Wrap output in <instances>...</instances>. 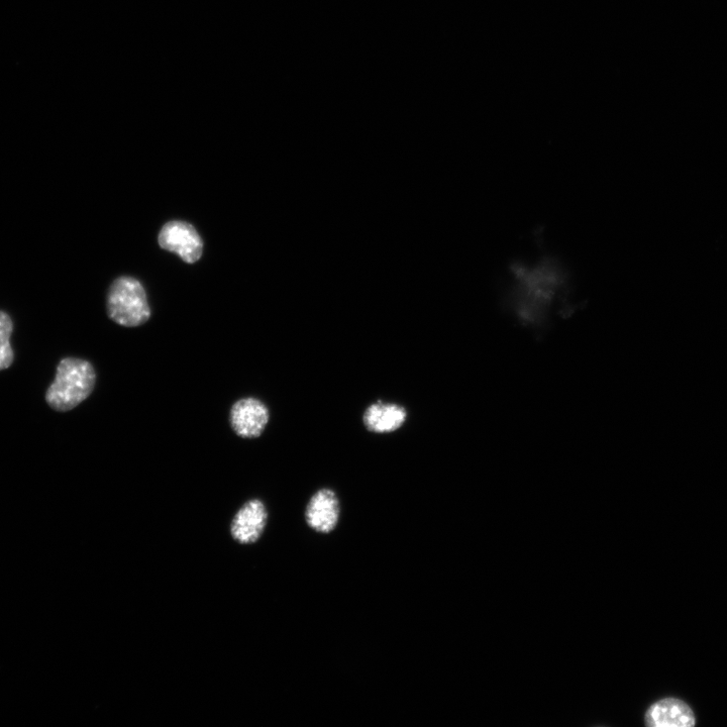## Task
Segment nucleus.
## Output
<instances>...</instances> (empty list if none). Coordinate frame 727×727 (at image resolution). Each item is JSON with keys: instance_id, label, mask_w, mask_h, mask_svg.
Wrapping results in <instances>:
<instances>
[{"instance_id": "obj_1", "label": "nucleus", "mask_w": 727, "mask_h": 727, "mask_svg": "<svg viewBox=\"0 0 727 727\" xmlns=\"http://www.w3.org/2000/svg\"><path fill=\"white\" fill-rule=\"evenodd\" d=\"M570 293L566 268L551 256L534 263L517 262L510 267V284L505 302L518 324L534 330L546 328Z\"/></svg>"}, {"instance_id": "obj_2", "label": "nucleus", "mask_w": 727, "mask_h": 727, "mask_svg": "<svg viewBox=\"0 0 727 727\" xmlns=\"http://www.w3.org/2000/svg\"><path fill=\"white\" fill-rule=\"evenodd\" d=\"M95 384L96 372L90 362L75 357L64 358L46 391V402L58 412L70 411L91 395Z\"/></svg>"}, {"instance_id": "obj_3", "label": "nucleus", "mask_w": 727, "mask_h": 727, "mask_svg": "<svg viewBox=\"0 0 727 727\" xmlns=\"http://www.w3.org/2000/svg\"><path fill=\"white\" fill-rule=\"evenodd\" d=\"M108 315L116 324L137 328L151 318V308L142 284L131 277L117 279L108 295Z\"/></svg>"}, {"instance_id": "obj_4", "label": "nucleus", "mask_w": 727, "mask_h": 727, "mask_svg": "<svg viewBox=\"0 0 727 727\" xmlns=\"http://www.w3.org/2000/svg\"><path fill=\"white\" fill-rule=\"evenodd\" d=\"M269 421L270 411L267 405L258 398H242L231 408L230 424L240 438L257 439L261 437Z\"/></svg>"}, {"instance_id": "obj_5", "label": "nucleus", "mask_w": 727, "mask_h": 727, "mask_svg": "<svg viewBox=\"0 0 727 727\" xmlns=\"http://www.w3.org/2000/svg\"><path fill=\"white\" fill-rule=\"evenodd\" d=\"M307 526L319 534H331L340 522L341 503L331 488H322L310 497L305 509Z\"/></svg>"}, {"instance_id": "obj_6", "label": "nucleus", "mask_w": 727, "mask_h": 727, "mask_svg": "<svg viewBox=\"0 0 727 727\" xmlns=\"http://www.w3.org/2000/svg\"><path fill=\"white\" fill-rule=\"evenodd\" d=\"M159 245L162 249L177 254L184 262H197L203 251V243L196 230L185 222H170L159 234Z\"/></svg>"}, {"instance_id": "obj_7", "label": "nucleus", "mask_w": 727, "mask_h": 727, "mask_svg": "<svg viewBox=\"0 0 727 727\" xmlns=\"http://www.w3.org/2000/svg\"><path fill=\"white\" fill-rule=\"evenodd\" d=\"M268 522V511L260 499L246 502L235 515L231 534L235 541L243 545L256 543L263 535Z\"/></svg>"}, {"instance_id": "obj_8", "label": "nucleus", "mask_w": 727, "mask_h": 727, "mask_svg": "<svg viewBox=\"0 0 727 727\" xmlns=\"http://www.w3.org/2000/svg\"><path fill=\"white\" fill-rule=\"evenodd\" d=\"M408 418L407 409L398 403L377 400L363 413L365 429L375 435H389L400 430Z\"/></svg>"}, {"instance_id": "obj_9", "label": "nucleus", "mask_w": 727, "mask_h": 727, "mask_svg": "<svg viewBox=\"0 0 727 727\" xmlns=\"http://www.w3.org/2000/svg\"><path fill=\"white\" fill-rule=\"evenodd\" d=\"M695 723L691 708L675 698L655 703L646 714V724L653 727H691Z\"/></svg>"}, {"instance_id": "obj_10", "label": "nucleus", "mask_w": 727, "mask_h": 727, "mask_svg": "<svg viewBox=\"0 0 727 727\" xmlns=\"http://www.w3.org/2000/svg\"><path fill=\"white\" fill-rule=\"evenodd\" d=\"M14 332V323L6 311L0 310V371L12 367L15 361V352L11 345Z\"/></svg>"}]
</instances>
